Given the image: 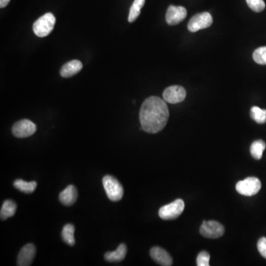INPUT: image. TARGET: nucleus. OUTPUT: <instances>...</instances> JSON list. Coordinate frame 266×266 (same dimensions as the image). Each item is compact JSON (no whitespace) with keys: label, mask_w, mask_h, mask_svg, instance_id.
Here are the masks:
<instances>
[{"label":"nucleus","mask_w":266,"mask_h":266,"mask_svg":"<svg viewBox=\"0 0 266 266\" xmlns=\"http://www.w3.org/2000/svg\"><path fill=\"white\" fill-rule=\"evenodd\" d=\"M36 131V125L33 121L23 119L14 123L12 132L15 137L24 139L33 136Z\"/></svg>","instance_id":"obj_8"},{"label":"nucleus","mask_w":266,"mask_h":266,"mask_svg":"<svg viewBox=\"0 0 266 266\" xmlns=\"http://www.w3.org/2000/svg\"><path fill=\"white\" fill-rule=\"evenodd\" d=\"M36 255V247L33 244L25 245L20 251L17 258V265H31Z\"/></svg>","instance_id":"obj_11"},{"label":"nucleus","mask_w":266,"mask_h":266,"mask_svg":"<svg viewBox=\"0 0 266 266\" xmlns=\"http://www.w3.org/2000/svg\"><path fill=\"white\" fill-rule=\"evenodd\" d=\"M74 233H75V227L74 225L66 224L63 228L61 232V237L62 240L68 245L73 246L75 245V237H74Z\"/></svg>","instance_id":"obj_18"},{"label":"nucleus","mask_w":266,"mask_h":266,"mask_svg":"<svg viewBox=\"0 0 266 266\" xmlns=\"http://www.w3.org/2000/svg\"><path fill=\"white\" fill-rule=\"evenodd\" d=\"M185 204L183 200L177 199L171 204L164 206L160 209L158 215L161 219L165 221L174 220L178 218L184 210Z\"/></svg>","instance_id":"obj_4"},{"label":"nucleus","mask_w":266,"mask_h":266,"mask_svg":"<svg viewBox=\"0 0 266 266\" xmlns=\"http://www.w3.org/2000/svg\"><path fill=\"white\" fill-rule=\"evenodd\" d=\"M251 117L254 121L259 124L266 122V110H262L258 107H253L251 109Z\"/></svg>","instance_id":"obj_21"},{"label":"nucleus","mask_w":266,"mask_h":266,"mask_svg":"<svg viewBox=\"0 0 266 266\" xmlns=\"http://www.w3.org/2000/svg\"><path fill=\"white\" fill-rule=\"evenodd\" d=\"M257 249L259 254L266 259V237H261L258 240Z\"/></svg>","instance_id":"obj_25"},{"label":"nucleus","mask_w":266,"mask_h":266,"mask_svg":"<svg viewBox=\"0 0 266 266\" xmlns=\"http://www.w3.org/2000/svg\"><path fill=\"white\" fill-rule=\"evenodd\" d=\"M10 1L11 0H0V8L3 9V8L6 7Z\"/></svg>","instance_id":"obj_26"},{"label":"nucleus","mask_w":266,"mask_h":266,"mask_svg":"<svg viewBox=\"0 0 266 266\" xmlns=\"http://www.w3.org/2000/svg\"><path fill=\"white\" fill-rule=\"evenodd\" d=\"M152 259L161 265L170 266L172 265V259L166 250L160 247H153L150 250Z\"/></svg>","instance_id":"obj_12"},{"label":"nucleus","mask_w":266,"mask_h":266,"mask_svg":"<svg viewBox=\"0 0 266 266\" xmlns=\"http://www.w3.org/2000/svg\"><path fill=\"white\" fill-rule=\"evenodd\" d=\"M260 188V180L254 177H247L245 180L239 181L236 185L237 192L248 197L257 194Z\"/></svg>","instance_id":"obj_5"},{"label":"nucleus","mask_w":266,"mask_h":266,"mask_svg":"<svg viewBox=\"0 0 266 266\" xmlns=\"http://www.w3.org/2000/svg\"><path fill=\"white\" fill-rule=\"evenodd\" d=\"M186 90L183 87L178 86V85L169 87L164 90L163 93L164 101L172 104L182 102L186 99Z\"/></svg>","instance_id":"obj_9"},{"label":"nucleus","mask_w":266,"mask_h":266,"mask_svg":"<svg viewBox=\"0 0 266 266\" xmlns=\"http://www.w3.org/2000/svg\"><path fill=\"white\" fill-rule=\"evenodd\" d=\"M187 17V11L183 6H170L166 14V21L168 25H177Z\"/></svg>","instance_id":"obj_10"},{"label":"nucleus","mask_w":266,"mask_h":266,"mask_svg":"<svg viewBox=\"0 0 266 266\" xmlns=\"http://www.w3.org/2000/svg\"><path fill=\"white\" fill-rule=\"evenodd\" d=\"M103 186L108 198L112 201H118L123 197V186L118 180L111 175L103 177Z\"/></svg>","instance_id":"obj_3"},{"label":"nucleus","mask_w":266,"mask_h":266,"mask_svg":"<svg viewBox=\"0 0 266 266\" xmlns=\"http://www.w3.org/2000/svg\"><path fill=\"white\" fill-rule=\"evenodd\" d=\"M253 58L257 64L265 65L266 64V47H261L256 49L253 53Z\"/></svg>","instance_id":"obj_22"},{"label":"nucleus","mask_w":266,"mask_h":266,"mask_svg":"<svg viewBox=\"0 0 266 266\" xmlns=\"http://www.w3.org/2000/svg\"><path fill=\"white\" fill-rule=\"evenodd\" d=\"M210 260V255L207 251H201L197 257V265L209 266Z\"/></svg>","instance_id":"obj_24"},{"label":"nucleus","mask_w":266,"mask_h":266,"mask_svg":"<svg viewBox=\"0 0 266 266\" xmlns=\"http://www.w3.org/2000/svg\"><path fill=\"white\" fill-rule=\"evenodd\" d=\"M126 251L127 249L126 245L123 243L120 244L119 246L115 251H109L106 253L104 254V258L108 262H121L126 256Z\"/></svg>","instance_id":"obj_15"},{"label":"nucleus","mask_w":266,"mask_h":266,"mask_svg":"<svg viewBox=\"0 0 266 266\" xmlns=\"http://www.w3.org/2000/svg\"><path fill=\"white\" fill-rule=\"evenodd\" d=\"M248 7L254 12H262L265 9V3L263 0H246Z\"/></svg>","instance_id":"obj_23"},{"label":"nucleus","mask_w":266,"mask_h":266,"mask_svg":"<svg viewBox=\"0 0 266 266\" xmlns=\"http://www.w3.org/2000/svg\"><path fill=\"white\" fill-rule=\"evenodd\" d=\"M17 210V204L11 200H7L3 203L0 211V217L3 221L14 216Z\"/></svg>","instance_id":"obj_16"},{"label":"nucleus","mask_w":266,"mask_h":266,"mask_svg":"<svg viewBox=\"0 0 266 266\" xmlns=\"http://www.w3.org/2000/svg\"><path fill=\"white\" fill-rule=\"evenodd\" d=\"M266 144L263 141L257 140L255 141L251 144L250 152L252 155L253 158L256 160H259L262 158L264 150H265Z\"/></svg>","instance_id":"obj_20"},{"label":"nucleus","mask_w":266,"mask_h":266,"mask_svg":"<svg viewBox=\"0 0 266 266\" xmlns=\"http://www.w3.org/2000/svg\"><path fill=\"white\" fill-rule=\"evenodd\" d=\"M200 232L204 237L210 239L220 238L225 232L223 225L215 221H204L201 225Z\"/></svg>","instance_id":"obj_7"},{"label":"nucleus","mask_w":266,"mask_h":266,"mask_svg":"<svg viewBox=\"0 0 266 266\" xmlns=\"http://www.w3.org/2000/svg\"><path fill=\"white\" fill-rule=\"evenodd\" d=\"M14 186L24 193H32L37 186L36 181L26 182L18 179L14 182Z\"/></svg>","instance_id":"obj_17"},{"label":"nucleus","mask_w":266,"mask_h":266,"mask_svg":"<svg viewBox=\"0 0 266 266\" xmlns=\"http://www.w3.org/2000/svg\"><path fill=\"white\" fill-rule=\"evenodd\" d=\"M144 4H145V0H134L129 10V17H128L129 22H133L137 20L138 17L140 15L141 9L143 8Z\"/></svg>","instance_id":"obj_19"},{"label":"nucleus","mask_w":266,"mask_h":266,"mask_svg":"<svg viewBox=\"0 0 266 266\" xmlns=\"http://www.w3.org/2000/svg\"><path fill=\"white\" fill-rule=\"evenodd\" d=\"M55 18L51 13H47L38 19L33 25V31L39 37L48 36L54 28Z\"/></svg>","instance_id":"obj_2"},{"label":"nucleus","mask_w":266,"mask_h":266,"mask_svg":"<svg viewBox=\"0 0 266 266\" xmlns=\"http://www.w3.org/2000/svg\"><path fill=\"white\" fill-rule=\"evenodd\" d=\"M169 117L166 101L157 96H150L146 99L139 113L142 129L152 134L161 132L165 127Z\"/></svg>","instance_id":"obj_1"},{"label":"nucleus","mask_w":266,"mask_h":266,"mask_svg":"<svg viewBox=\"0 0 266 266\" xmlns=\"http://www.w3.org/2000/svg\"><path fill=\"white\" fill-rule=\"evenodd\" d=\"M78 197L77 188L73 185H70L65 189L63 190L59 194V200L61 204L65 206H72L75 204Z\"/></svg>","instance_id":"obj_14"},{"label":"nucleus","mask_w":266,"mask_h":266,"mask_svg":"<svg viewBox=\"0 0 266 266\" xmlns=\"http://www.w3.org/2000/svg\"><path fill=\"white\" fill-rule=\"evenodd\" d=\"M83 68V64L79 60H72L62 66L60 75L63 78H69L77 75Z\"/></svg>","instance_id":"obj_13"},{"label":"nucleus","mask_w":266,"mask_h":266,"mask_svg":"<svg viewBox=\"0 0 266 266\" xmlns=\"http://www.w3.org/2000/svg\"><path fill=\"white\" fill-rule=\"evenodd\" d=\"M213 23V19L209 12H203L196 14L188 24V29L190 32L194 33L202 29L209 28Z\"/></svg>","instance_id":"obj_6"}]
</instances>
